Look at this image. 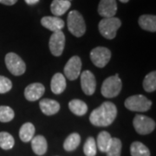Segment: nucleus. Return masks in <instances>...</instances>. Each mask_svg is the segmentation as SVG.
<instances>
[{
  "instance_id": "1",
  "label": "nucleus",
  "mask_w": 156,
  "mask_h": 156,
  "mask_svg": "<svg viewBox=\"0 0 156 156\" xmlns=\"http://www.w3.org/2000/svg\"><path fill=\"white\" fill-rule=\"evenodd\" d=\"M116 115V106L111 101H104L91 112L89 121L96 127H108L113 123Z\"/></svg>"
},
{
  "instance_id": "2",
  "label": "nucleus",
  "mask_w": 156,
  "mask_h": 156,
  "mask_svg": "<svg viewBox=\"0 0 156 156\" xmlns=\"http://www.w3.org/2000/svg\"><path fill=\"white\" fill-rule=\"evenodd\" d=\"M68 29L76 37H83L86 31V24L83 15L77 11H71L68 15Z\"/></svg>"
},
{
  "instance_id": "3",
  "label": "nucleus",
  "mask_w": 156,
  "mask_h": 156,
  "mask_svg": "<svg viewBox=\"0 0 156 156\" xmlns=\"http://www.w3.org/2000/svg\"><path fill=\"white\" fill-rule=\"evenodd\" d=\"M122 22L117 17H108L102 18L99 23L98 29L101 35L106 39L111 40L114 39L116 36L118 29L121 27Z\"/></svg>"
},
{
  "instance_id": "4",
  "label": "nucleus",
  "mask_w": 156,
  "mask_h": 156,
  "mask_svg": "<svg viewBox=\"0 0 156 156\" xmlns=\"http://www.w3.org/2000/svg\"><path fill=\"white\" fill-rule=\"evenodd\" d=\"M122 88V83L118 74L109 76L104 80L101 85V95L106 98H114L120 94Z\"/></svg>"
},
{
  "instance_id": "5",
  "label": "nucleus",
  "mask_w": 156,
  "mask_h": 156,
  "mask_svg": "<svg viewBox=\"0 0 156 156\" xmlns=\"http://www.w3.org/2000/svg\"><path fill=\"white\" fill-rule=\"evenodd\" d=\"M124 105L131 111L146 112L152 106V101L144 95H135L127 98Z\"/></svg>"
},
{
  "instance_id": "6",
  "label": "nucleus",
  "mask_w": 156,
  "mask_h": 156,
  "mask_svg": "<svg viewBox=\"0 0 156 156\" xmlns=\"http://www.w3.org/2000/svg\"><path fill=\"white\" fill-rule=\"evenodd\" d=\"M5 62L8 70L14 76H21L26 70L25 62L16 53H8L5 56Z\"/></svg>"
},
{
  "instance_id": "7",
  "label": "nucleus",
  "mask_w": 156,
  "mask_h": 156,
  "mask_svg": "<svg viewBox=\"0 0 156 156\" xmlns=\"http://www.w3.org/2000/svg\"><path fill=\"white\" fill-rule=\"evenodd\" d=\"M133 125L135 131L139 134L146 135L152 133L155 129V122L150 117L136 115L133 121Z\"/></svg>"
},
{
  "instance_id": "8",
  "label": "nucleus",
  "mask_w": 156,
  "mask_h": 156,
  "mask_svg": "<svg viewBox=\"0 0 156 156\" xmlns=\"http://www.w3.org/2000/svg\"><path fill=\"white\" fill-rule=\"evenodd\" d=\"M89 56L95 66L104 68L111 58V51L106 47H96L90 51Z\"/></svg>"
},
{
  "instance_id": "9",
  "label": "nucleus",
  "mask_w": 156,
  "mask_h": 156,
  "mask_svg": "<svg viewBox=\"0 0 156 156\" xmlns=\"http://www.w3.org/2000/svg\"><path fill=\"white\" fill-rule=\"evenodd\" d=\"M65 46V35L62 30L53 32L49 41V47L51 54L55 56H60L63 52Z\"/></svg>"
},
{
  "instance_id": "10",
  "label": "nucleus",
  "mask_w": 156,
  "mask_h": 156,
  "mask_svg": "<svg viewBox=\"0 0 156 156\" xmlns=\"http://www.w3.org/2000/svg\"><path fill=\"white\" fill-rule=\"evenodd\" d=\"M81 69H82L81 58L77 56H74L67 62L64 67V75L69 80L74 81L80 76Z\"/></svg>"
},
{
  "instance_id": "11",
  "label": "nucleus",
  "mask_w": 156,
  "mask_h": 156,
  "mask_svg": "<svg viewBox=\"0 0 156 156\" xmlns=\"http://www.w3.org/2000/svg\"><path fill=\"white\" fill-rule=\"evenodd\" d=\"M81 86L84 94L92 95L96 89V81L94 74L89 70H84L81 74Z\"/></svg>"
},
{
  "instance_id": "12",
  "label": "nucleus",
  "mask_w": 156,
  "mask_h": 156,
  "mask_svg": "<svg viewBox=\"0 0 156 156\" xmlns=\"http://www.w3.org/2000/svg\"><path fill=\"white\" fill-rule=\"evenodd\" d=\"M97 11L103 18L115 17L117 11L116 0H101Z\"/></svg>"
},
{
  "instance_id": "13",
  "label": "nucleus",
  "mask_w": 156,
  "mask_h": 156,
  "mask_svg": "<svg viewBox=\"0 0 156 156\" xmlns=\"http://www.w3.org/2000/svg\"><path fill=\"white\" fill-rule=\"evenodd\" d=\"M45 88L42 83H34L28 85L24 89V96L26 100L30 101H35L40 99L43 95L44 94Z\"/></svg>"
},
{
  "instance_id": "14",
  "label": "nucleus",
  "mask_w": 156,
  "mask_h": 156,
  "mask_svg": "<svg viewBox=\"0 0 156 156\" xmlns=\"http://www.w3.org/2000/svg\"><path fill=\"white\" fill-rule=\"evenodd\" d=\"M41 24L52 32L62 30L64 27V21L58 17H44L41 19Z\"/></svg>"
},
{
  "instance_id": "15",
  "label": "nucleus",
  "mask_w": 156,
  "mask_h": 156,
  "mask_svg": "<svg viewBox=\"0 0 156 156\" xmlns=\"http://www.w3.org/2000/svg\"><path fill=\"white\" fill-rule=\"evenodd\" d=\"M39 106L42 112L46 115H53L60 110V104L56 101L51 99H43L40 101Z\"/></svg>"
},
{
  "instance_id": "16",
  "label": "nucleus",
  "mask_w": 156,
  "mask_h": 156,
  "mask_svg": "<svg viewBox=\"0 0 156 156\" xmlns=\"http://www.w3.org/2000/svg\"><path fill=\"white\" fill-rule=\"evenodd\" d=\"M69 0H53L50 5V11L55 17H60L70 8Z\"/></svg>"
},
{
  "instance_id": "17",
  "label": "nucleus",
  "mask_w": 156,
  "mask_h": 156,
  "mask_svg": "<svg viewBox=\"0 0 156 156\" xmlns=\"http://www.w3.org/2000/svg\"><path fill=\"white\" fill-rule=\"evenodd\" d=\"M50 88H51V91L54 94L56 95L62 94L66 89V80L64 76H62V74L61 73L55 74L51 79Z\"/></svg>"
},
{
  "instance_id": "18",
  "label": "nucleus",
  "mask_w": 156,
  "mask_h": 156,
  "mask_svg": "<svg viewBox=\"0 0 156 156\" xmlns=\"http://www.w3.org/2000/svg\"><path fill=\"white\" fill-rule=\"evenodd\" d=\"M31 147L36 154L44 155L48 148L47 140L43 135H37L31 140Z\"/></svg>"
},
{
  "instance_id": "19",
  "label": "nucleus",
  "mask_w": 156,
  "mask_h": 156,
  "mask_svg": "<svg viewBox=\"0 0 156 156\" xmlns=\"http://www.w3.org/2000/svg\"><path fill=\"white\" fill-rule=\"evenodd\" d=\"M140 27L150 32L156 31V17L154 15H141L138 19Z\"/></svg>"
},
{
  "instance_id": "20",
  "label": "nucleus",
  "mask_w": 156,
  "mask_h": 156,
  "mask_svg": "<svg viewBox=\"0 0 156 156\" xmlns=\"http://www.w3.org/2000/svg\"><path fill=\"white\" fill-rule=\"evenodd\" d=\"M69 110L77 116H83L88 111L87 104L79 99H74L69 102Z\"/></svg>"
},
{
  "instance_id": "21",
  "label": "nucleus",
  "mask_w": 156,
  "mask_h": 156,
  "mask_svg": "<svg viewBox=\"0 0 156 156\" xmlns=\"http://www.w3.org/2000/svg\"><path fill=\"white\" fill-rule=\"evenodd\" d=\"M36 132L35 127L32 123L26 122L23 125L19 130V137L23 142H28L31 140Z\"/></svg>"
},
{
  "instance_id": "22",
  "label": "nucleus",
  "mask_w": 156,
  "mask_h": 156,
  "mask_svg": "<svg viewBox=\"0 0 156 156\" xmlns=\"http://www.w3.org/2000/svg\"><path fill=\"white\" fill-rule=\"evenodd\" d=\"M112 141V137L109 133L101 131L97 136V147L101 153H106Z\"/></svg>"
},
{
  "instance_id": "23",
  "label": "nucleus",
  "mask_w": 156,
  "mask_h": 156,
  "mask_svg": "<svg viewBox=\"0 0 156 156\" xmlns=\"http://www.w3.org/2000/svg\"><path fill=\"white\" fill-rule=\"evenodd\" d=\"M81 143V136L77 133H73L68 136L63 143V148L67 152L76 150Z\"/></svg>"
},
{
  "instance_id": "24",
  "label": "nucleus",
  "mask_w": 156,
  "mask_h": 156,
  "mask_svg": "<svg viewBox=\"0 0 156 156\" xmlns=\"http://www.w3.org/2000/svg\"><path fill=\"white\" fill-rule=\"evenodd\" d=\"M130 154L132 156H150V151L143 143L134 141L130 146Z\"/></svg>"
},
{
  "instance_id": "25",
  "label": "nucleus",
  "mask_w": 156,
  "mask_h": 156,
  "mask_svg": "<svg viewBox=\"0 0 156 156\" xmlns=\"http://www.w3.org/2000/svg\"><path fill=\"white\" fill-rule=\"evenodd\" d=\"M15 144V140L11 134L0 132V147L4 150H10Z\"/></svg>"
},
{
  "instance_id": "26",
  "label": "nucleus",
  "mask_w": 156,
  "mask_h": 156,
  "mask_svg": "<svg viewBox=\"0 0 156 156\" xmlns=\"http://www.w3.org/2000/svg\"><path fill=\"white\" fill-rule=\"evenodd\" d=\"M143 88L147 92H154L156 90V72L153 71L147 74L143 80Z\"/></svg>"
},
{
  "instance_id": "27",
  "label": "nucleus",
  "mask_w": 156,
  "mask_h": 156,
  "mask_svg": "<svg viewBox=\"0 0 156 156\" xmlns=\"http://www.w3.org/2000/svg\"><path fill=\"white\" fill-rule=\"evenodd\" d=\"M122 147V144L121 140L118 138H112L111 144L106 152L107 156H121Z\"/></svg>"
},
{
  "instance_id": "28",
  "label": "nucleus",
  "mask_w": 156,
  "mask_h": 156,
  "mask_svg": "<svg viewBox=\"0 0 156 156\" xmlns=\"http://www.w3.org/2000/svg\"><path fill=\"white\" fill-rule=\"evenodd\" d=\"M14 110L8 106H0V122H9L14 119Z\"/></svg>"
},
{
  "instance_id": "29",
  "label": "nucleus",
  "mask_w": 156,
  "mask_h": 156,
  "mask_svg": "<svg viewBox=\"0 0 156 156\" xmlns=\"http://www.w3.org/2000/svg\"><path fill=\"white\" fill-rule=\"evenodd\" d=\"M83 152L86 156H95L96 154V142L93 137H89L85 141Z\"/></svg>"
},
{
  "instance_id": "30",
  "label": "nucleus",
  "mask_w": 156,
  "mask_h": 156,
  "mask_svg": "<svg viewBox=\"0 0 156 156\" xmlns=\"http://www.w3.org/2000/svg\"><path fill=\"white\" fill-rule=\"evenodd\" d=\"M12 88V83L9 78L0 76V94L9 92Z\"/></svg>"
},
{
  "instance_id": "31",
  "label": "nucleus",
  "mask_w": 156,
  "mask_h": 156,
  "mask_svg": "<svg viewBox=\"0 0 156 156\" xmlns=\"http://www.w3.org/2000/svg\"><path fill=\"white\" fill-rule=\"evenodd\" d=\"M17 2V0H0V4L5 5H13Z\"/></svg>"
},
{
  "instance_id": "32",
  "label": "nucleus",
  "mask_w": 156,
  "mask_h": 156,
  "mask_svg": "<svg viewBox=\"0 0 156 156\" xmlns=\"http://www.w3.org/2000/svg\"><path fill=\"white\" fill-rule=\"evenodd\" d=\"M26 4H28L30 5H36L39 2V0H24Z\"/></svg>"
},
{
  "instance_id": "33",
  "label": "nucleus",
  "mask_w": 156,
  "mask_h": 156,
  "mask_svg": "<svg viewBox=\"0 0 156 156\" xmlns=\"http://www.w3.org/2000/svg\"><path fill=\"white\" fill-rule=\"evenodd\" d=\"M119 1L122 2V3H128L129 0H119Z\"/></svg>"
}]
</instances>
